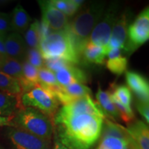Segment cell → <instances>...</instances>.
I'll return each mask as SVG.
<instances>
[{
	"instance_id": "obj_1",
	"label": "cell",
	"mask_w": 149,
	"mask_h": 149,
	"mask_svg": "<svg viewBox=\"0 0 149 149\" xmlns=\"http://www.w3.org/2000/svg\"><path fill=\"white\" fill-rule=\"evenodd\" d=\"M105 118L103 115L58 109L53 118L56 138L68 149H91L100 138Z\"/></svg>"
},
{
	"instance_id": "obj_2",
	"label": "cell",
	"mask_w": 149,
	"mask_h": 149,
	"mask_svg": "<svg viewBox=\"0 0 149 149\" xmlns=\"http://www.w3.org/2000/svg\"><path fill=\"white\" fill-rule=\"evenodd\" d=\"M104 8L105 3L102 1L90 3L80 10L72 21L69 22L67 31L79 57L84 46L89 40L91 33L103 16Z\"/></svg>"
},
{
	"instance_id": "obj_3",
	"label": "cell",
	"mask_w": 149,
	"mask_h": 149,
	"mask_svg": "<svg viewBox=\"0 0 149 149\" xmlns=\"http://www.w3.org/2000/svg\"><path fill=\"white\" fill-rule=\"evenodd\" d=\"M39 50L44 59L59 58L73 65L80 62V57L67 29L52 31L44 38L41 39Z\"/></svg>"
},
{
	"instance_id": "obj_4",
	"label": "cell",
	"mask_w": 149,
	"mask_h": 149,
	"mask_svg": "<svg viewBox=\"0 0 149 149\" xmlns=\"http://www.w3.org/2000/svg\"><path fill=\"white\" fill-rule=\"evenodd\" d=\"M14 126L41 138L51 140L54 131L51 119L33 108L19 110L13 118Z\"/></svg>"
},
{
	"instance_id": "obj_5",
	"label": "cell",
	"mask_w": 149,
	"mask_h": 149,
	"mask_svg": "<svg viewBox=\"0 0 149 149\" xmlns=\"http://www.w3.org/2000/svg\"><path fill=\"white\" fill-rule=\"evenodd\" d=\"M21 103L24 108L30 107L38 110L51 120L54 118L58 111L59 104L55 95L42 88L39 84L22 95Z\"/></svg>"
},
{
	"instance_id": "obj_6",
	"label": "cell",
	"mask_w": 149,
	"mask_h": 149,
	"mask_svg": "<svg viewBox=\"0 0 149 149\" xmlns=\"http://www.w3.org/2000/svg\"><path fill=\"white\" fill-rule=\"evenodd\" d=\"M149 39V8H145L139 13L134 22L128 26L127 40L124 45L126 53H133Z\"/></svg>"
},
{
	"instance_id": "obj_7",
	"label": "cell",
	"mask_w": 149,
	"mask_h": 149,
	"mask_svg": "<svg viewBox=\"0 0 149 149\" xmlns=\"http://www.w3.org/2000/svg\"><path fill=\"white\" fill-rule=\"evenodd\" d=\"M129 139L124 126L105 118L100 143L95 149H129Z\"/></svg>"
},
{
	"instance_id": "obj_8",
	"label": "cell",
	"mask_w": 149,
	"mask_h": 149,
	"mask_svg": "<svg viewBox=\"0 0 149 149\" xmlns=\"http://www.w3.org/2000/svg\"><path fill=\"white\" fill-rule=\"evenodd\" d=\"M118 13V5L113 3L94 28L89 37V42L107 49L112 30L119 15Z\"/></svg>"
},
{
	"instance_id": "obj_9",
	"label": "cell",
	"mask_w": 149,
	"mask_h": 149,
	"mask_svg": "<svg viewBox=\"0 0 149 149\" xmlns=\"http://www.w3.org/2000/svg\"><path fill=\"white\" fill-rule=\"evenodd\" d=\"M8 137L15 149H50L51 140L41 138L19 128H13Z\"/></svg>"
},
{
	"instance_id": "obj_10",
	"label": "cell",
	"mask_w": 149,
	"mask_h": 149,
	"mask_svg": "<svg viewBox=\"0 0 149 149\" xmlns=\"http://www.w3.org/2000/svg\"><path fill=\"white\" fill-rule=\"evenodd\" d=\"M38 3L42 11V21L47 24L52 31L67 29L69 19L66 15L52 6L48 1H38Z\"/></svg>"
},
{
	"instance_id": "obj_11",
	"label": "cell",
	"mask_w": 149,
	"mask_h": 149,
	"mask_svg": "<svg viewBox=\"0 0 149 149\" xmlns=\"http://www.w3.org/2000/svg\"><path fill=\"white\" fill-rule=\"evenodd\" d=\"M130 14L123 13L119 15L111 32V38L107 46V50L120 48L123 51L127 40L128 28L129 26Z\"/></svg>"
},
{
	"instance_id": "obj_12",
	"label": "cell",
	"mask_w": 149,
	"mask_h": 149,
	"mask_svg": "<svg viewBox=\"0 0 149 149\" xmlns=\"http://www.w3.org/2000/svg\"><path fill=\"white\" fill-rule=\"evenodd\" d=\"M126 81L128 88L135 93L138 101L148 103L149 84L142 74L135 71H127Z\"/></svg>"
},
{
	"instance_id": "obj_13",
	"label": "cell",
	"mask_w": 149,
	"mask_h": 149,
	"mask_svg": "<svg viewBox=\"0 0 149 149\" xmlns=\"http://www.w3.org/2000/svg\"><path fill=\"white\" fill-rule=\"evenodd\" d=\"M91 90L88 86L83 84H73L65 87L61 86L54 95L59 103L66 105L77 99L91 95Z\"/></svg>"
},
{
	"instance_id": "obj_14",
	"label": "cell",
	"mask_w": 149,
	"mask_h": 149,
	"mask_svg": "<svg viewBox=\"0 0 149 149\" xmlns=\"http://www.w3.org/2000/svg\"><path fill=\"white\" fill-rule=\"evenodd\" d=\"M4 45L8 57L20 62L25 60L27 46L21 35L13 32L6 35L4 40Z\"/></svg>"
},
{
	"instance_id": "obj_15",
	"label": "cell",
	"mask_w": 149,
	"mask_h": 149,
	"mask_svg": "<svg viewBox=\"0 0 149 149\" xmlns=\"http://www.w3.org/2000/svg\"><path fill=\"white\" fill-rule=\"evenodd\" d=\"M55 75L59 84L65 87L73 84H85L88 81L87 74L83 70L74 65H70L55 72Z\"/></svg>"
},
{
	"instance_id": "obj_16",
	"label": "cell",
	"mask_w": 149,
	"mask_h": 149,
	"mask_svg": "<svg viewBox=\"0 0 149 149\" xmlns=\"http://www.w3.org/2000/svg\"><path fill=\"white\" fill-rule=\"evenodd\" d=\"M126 132L138 144L141 149H149V130L148 124L140 120L128 124Z\"/></svg>"
},
{
	"instance_id": "obj_17",
	"label": "cell",
	"mask_w": 149,
	"mask_h": 149,
	"mask_svg": "<svg viewBox=\"0 0 149 149\" xmlns=\"http://www.w3.org/2000/svg\"><path fill=\"white\" fill-rule=\"evenodd\" d=\"M107 53L108 50L107 48L88 41L84 46L80 54V57H82L84 60L87 63L102 65L105 62Z\"/></svg>"
},
{
	"instance_id": "obj_18",
	"label": "cell",
	"mask_w": 149,
	"mask_h": 149,
	"mask_svg": "<svg viewBox=\"0 0 149 149\" xmlns=\"http://www.w3.org/2000/svg\"><path fill=\"white\" fill-rule=\"evenodd\" d=\"M23 108L20 97L0 91V116L13 117Z\"/></svg>"
},
{
	"instance_id": "obj_19",
	"label": "cell",
	"mask_w": 149,
	"mask_h": 149,
	"mask_svg": "<svg viewBox=\"0 0 149 149\" xmlns=\"http://www.w3.org/2000/svg\"><path fill=\"white\" fill-rule=\"evenodd\" d=\"M10 15L13 31L19 34L25 33L32 20L26 10L19 3L14 8Z\"/></svg>"
},
{
	"instance_id": "obj_20",
	"label": "cell",
	"mask_w": 149,
	"mask_h": 149,
	"mask_svg": "<svg viewBox=\"0 0 149 149\" xmlns=\"http://www.w3.org/2000/svg\"><path fill=\"white\" fill-rule=\"evenodd\" d=\"M96 98L97 100V104L102 112L105 115L106 118H109V120H119L121 117L115 104L112 102L110 97V93L109 91H104L99 86L97 93L96 94Z\"/></svg>"
},
{
	"instance_id": "obj_21",
	"label": "cell",
	"mask_w": 149,
	"mask_h": 149,
	"mask_svg": "<svg viewBox=\"0 0 149 149\" xmlns=\"http://www.w3.org/2000/svg\"><path fill=\"white\" fill-rule=\"evenodd\" d=\"M38 84L53 94H55L61 87L56 79L55 73L44 66L38 69Z\"/></svg>"
},
{
	"instance_id": "obj_22",
	"label": "cell",
	"mask_w": 149,
	"mask_h": 149,
	"mask_svg": "<svg viewBox=\"0 0 149 149\" xmlns=\"http://www.w3.org/2000/svg\"><path fill=\"white\" fill-rule=\"evenodd\" d=\"M48 1L52 6L62 12L68 17L76 14L84 2L81 0H51Z\"/></svg>"
},
{
	"instance_id": "obj_23",
	"label": "cell",
	"mask_w": 149,
	"mask_h": 149,
	"mask_svg": "<svg viewBox=\"0 0 149 149\" xmlns=\"http://www.w3.org/2000/svg\"><path fill=\"white\" fill-rule=\"evenodd\" d=\"M0 91L21 97L22 90L19 81L15 78L0 71Z\"/></svg>"
},
{
	"instance_id": "obj_24",
	"label": "cell",
	"mask_w": 149,
	"mask_h": 149,
	"mask_svg": "<svg viewBox=\"0 0 149 149\" xmlns=\"http://www.w3.org/2000/svg\"><path fill=\"white\" fill-rule=\"evenodd\" d=\"M111 92L128 111L133 112L131 108V93L128 86L125 85H115L113 84L111 86Z\"/></svg>"
},
{
	"instance_id": "obj_25",
	"label": "cell",
	"mask_w": 149,
	"mask_h": 149,
	"mask_svg": "<svg viewBox=\"0 0 149 149\" xmlns=\"http://www.w3.org/2000/svg\"><path fill=\"white\" fill-rule=\"evenodd\" d=\"M0 71L9 76L19 79L23 77L22 62L8 57L0 66Z\"/></svg>"
},
{
	"instance_id": "obj_26",
	"label": "cell",
	"mask_w": 149,
	"mask_h": 149,
	"mask_svg": "<svg viewBox=\"0 0 149 149\" xmlns=\"http://www.w3.org/2000/svg\"><path fill=\"white\" fill-rule=\"evenodd\" d=\"M39 29H40V22L38 20L35 19L26 31L24 41L27 47L29 48L39 49V44H40Z\"/></svg>"
},
{
	"instance_id": "obj_27",
	"label": "cell",
	"mask_w": 149,
	"mask_h": 149,
	"mask_svg": "<svg viewBox=\"0 0 149 149\" xmlns=\"http://www.w3.org/2000/svg\"><path fill=\"white\" fill-rule=\"evenodd\" d=\"M128 66V59L125 57L119 58L108 59L107 61V67L112 73L120 75L126 70Z\"/></svg>"
},
{
	"instance_id": "obj_28",
	"label": "cell",
	"mask_w": 149,
	"mask_h": 149,
	"mask_svg": "<svg viewBox=\"0 0 149 149\" xmlns=\"http://www.w3.org/2000/svg\"><path fill=\"white\" fill-rule=\"evenodd\" d=\"M23 78L30 83L33 84H38V69L31 64H30L26 60L22 62Z\"/></svg>"
},
{
	"instance_id": "obj_29",
	"label": "cell",
	"mask_w": 149,
	"mask_h": 149,
	"mask_svg": "<svg viewBox=\"0 0 149 149\" xmlns=\"http://www.w3.org/2000/svg\"><path fill=\"white\" fill-rule=\"evenodd\" d=\"M30 64H31L37 69L44 67V59L43 58L40 50L37 48H27L26 59Z\"/></svg>"
},
{
	"instance_id": "obj_30",
	"label": "cell",
	"mask_w": 149,
	"mask_h": 149,
	"mask_svg": "<svg viewBox=\"0 0 149 149\" xmlns=\"http://www.w3.org/2000/svg\"><path fill=\"white\" fill-rule=\"evenodd\" d=\"M70 65L73 64H71L70 63L64 60V59L59 58H51L44 59V66L48 68V70H51V71L53 72L54 73L59 70L63 69V68L70 66Z\"/></svg>"
},
{
	"instance_id": "obj_31",
	"label": "cell",
	"mask_w": 149,
	"mask_h": 149,
	"mask_svg": "<svg viewBox=\"0 0 149 149\" xmlns=\"http://www.w3.org/2000/svg\"><path fill=\"white\" fill-rule=\"evenodd\" d=\"M13 31L11 26V15L10 14L0 12V32L7 35Z\"/></svg>"
},
{
	"instance_id": "obj_32",
	"label": "cell",
	"mask_w": 149,
	"mask_h": 149,
	"mask_svg": "<svg viewBox=\"0 0 149 149\" xmlns=\"http://www.w3.org/2000/svg\"><path fill=\"white\" fill-rule=\"evenodd\" d=\"M149 103H146V102H140L137 100L136 102V107H137V110L138 111L139 113L141 116L144 117V119L146 121L147 124L149 123Z\"/></svg>"
},
{
	"instance_id": "obj_33",
	"label": "cell",
	"mask_w": 149,
	"mask_h": 149,
	"mask_svg": "<svg viewBox=\"0 0 149 149\" xmlns=\"http://www.w3.org/2000/svg\"><path fill=\"white\" fill-rule=\"evenodd\" d=\"M4 40L3 39H0V66L3 64V61L8 57L6 53V51Z\"/></svg>"
},
{
	"instance_id": "obj_34",
	"label": "cell",
	"mask_w": 149,
	"mask_h": 149,
	"mask_svg": "<svg viewBox=\"0 0 149 149\" xmlns=\"http://www.w3.org/2000/svg\"><path fill=\"white\" fill-rule=\"evenodd\" d=\"M107 56L109 59L119 58V57L122 56V50L120 49V48H112L108 52Z\"/></svg>"
},
{
	"instance_id": "obj_35",
	"label": "cell",
	"mask_w": 149,
	"mask_h": 149,
	"mask_svg": "<svg viewBox=\"0 0 149 149\" xmlns=\"http://www.w3.org/2000/svg\"><path fill=\"white\" fill-rule=\"evenodd\" d=\"M14 117H2L0 116V127L6 126H14V123L13 122Z\"/></svg>"
},
{
	"instance_id": "obj_36",
	"label": "cell",
	"mask_w": 149,
	"mask_h": 149,
	"mask_svg": "<svg viewBox=\"0 0 149 149\" xmlns=\"http://www.w3.org/2000/svg\"><path fill=\"white\" fill-rule=\"evenodd\" d=\"M129 149H141L140 147L138 146V144L132 139L130 136L129 139Z\"/></svg>"
},
{
	"instance_id": "obj_37",
	"label": "cell",
	"mask_w": 149,
	"mask_h": 149,
	"mask_svg": "<svg viewBox=\"0 0 149 149\" xmlns=\"http://www.w3.org/2000/svg\"><path fill=\"white\" fill-rule=\"evenodd\" d=\"M53 149H68L64 145H63L57 138H55V144H54Z\"/></svg>"
},
{
	"instance_id": "obj_38",
	"label": "cell",
	"mask_w": 149,
	"mask_h": 149,
	"mask_svg": "<svg viewBox=\"0 0 149 149\" xmlns=\"http://www.w3.org/2000/svg\"><path fill=\"white\" fill-rule=\"evenodd\" d=\"M6 34H5V33H3L2 32H0V39H4L6 38Z\"/></svg>"
}]
</instances>
